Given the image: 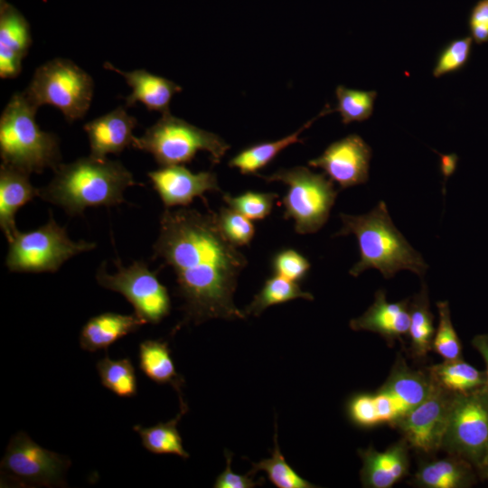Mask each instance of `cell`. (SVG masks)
I'll list each match as a JSON object with an SVG mask.
<instances>
[{
	"instance_id": "cell-13",
	"label": "cell",
	"mask_w": 488,
	"mask_h": 488,
	"mask_svg": "<svg viewBox=\"0 0 488 488\" xmlns=\"http://www.w3.org/2000/svg\"><path fill=\"white\" fill-rule=\"evenodd\" d=\"M371 157L369 145L360 136L352 134L332 143L308 164L322 169L341 189H346L368 181Z\"/></svg>"
},
{
	"instance_id": "cell-14",
	"label": "cell",
	"mask_w": 488,
	"mask_h": 488,
	"mask_svg": "<svg viewBox=\"0 0 488 488\" xmlns=\"http://www.w3.org/2000/svg\"><path fill=\"white\" fill-rule=\"evenodd\" d=\"M165 209L186 207L208 192H221L217 175L211 171L192 173L183 164L161 166L147 173Z\"/></svg>"
},
{
	"instance_id": "cell-32",
	"label": "cell",
	"mask_w": 488,
	"mask_h": 488,
	"mask_svg": "<svg viewBox=\"0 0 488 488\" xmlns=\"http://www.w3.org/2000/svg\"><path fill=\"white\" fill-rule=\"evenodd\" d=\"M335 95L337 106L333 110L340 113L343 124L364 121L371 116L377 97L376 91L352 89L339 85Z\"/></svg>"
},
{
	"instance_id": "cell-4",
	"label": "cell",
	"mask_w": 488,
	"mask_h": 488,
	"mask_svg": "<svg viewBox=\"0 0 488 488\" xmlns=\"http://www.w3.org/2000/svg\"><path fill=\"white\" fill-rule=\"evenodd\" d=\"M37 108L23 92L15 93L0 117V155L2 164L29 174L55 169L61 164L59 139L42 131L35 120Z\"/></svg>"
},
{
	"instance_id": "cell-2",
	"label": "cell",
	"mask_w": 488,
	"mask_h": 488,
	"mask_svg": "<svg viewBox=\"0 0 488 488\" xmlns=\"http://www.w3.org/2000/svg\"><path fill=\"white\" fill-rule=\"evenodd\" d=\"M138 184L119 161L89 155L70 164H60L52 180L40 189L46 202L69 215H80L89 207L115 206L125 201L127 188Z\"/></svg>"
},
{
	"instance_id": "cell-18",
	"label": "cell",
	"mask_w": 488,
	"mask_h": 488,
	"mask_svg": "<svg viewBox=\"0 0 488 488\" xmlns=\"http://www.w3.org/2000/svg\"><path fill=\"white\" fill-rule=\"evenodd\" d=\"M136 124V117L128 115L124 107L86 123L83 128L89 137L90 155L106 159L108 154L117 155L132 146Z\"/></svg>"
},
{
	"instance_id": "cell-9",
	"label": "cell",
	"mask_w": 488,
	"mask_h": 488,
	"mask_svg": "<svg viewBox=\"0 0 488 488\" xmlns=\"http://www.w3.org/2000/svg\"><path fill=\"white\" fill-rule=\"evenodd\" d=\"M442 449L468 461L481 474L488 455V389L454 394Z\"/></svg>"
},
{
	"instance_id": "cell-1",
	"label": "cell",
	"mask_w": 488,
	"mask_h": 488,
	"mask_svg": "<svg viewBox=\"0 0 488 488\" xmlns=\"http://www.w3.org/2000/svg\"><path fill=\"white\" fill-rule=\"evenodd\" d=\"M153 249L154 258L171 267L176 277L183 302L182 324L246 318L233 296L248 260L223 234L217 213L165 209Z\"/></svg>"
},
{
	"instance_id": "cell-37",
	"label": "cell",
	"mask_w": 488,
	"mask_h": 488,
	"mask_svg": "<svg viewBox=\"0 0 488 488\" xmlns=\"http://www.w3.org/2000/svg\"><path fill=\"white\" fill-rule=\"evenodd\" d=\"M346 415L352 425L361 428L379 426L372 393H357L346 403Z\"/></svg>"
},
{
	"instance_id": "cell-38",
	"label": "cell",
	"mask_w": 488,
	"mask_h": 488,
	"mask_svg": "<svg viewBox=\"0 0 488 488\" xmlns=\"http://www.w3.org/2000/svg\"><path fill=\"white\" fill-rule=\"evenodd\" d=\"M272 267L276 275L298 283L306 276L311 264L298 251L286 249L274 256Z\"/></svg>"
},
{
	"instance_id": "cell-17",
	"label": "cell",
	"mask_w": 488,
	"mask_h": 488,
	"mask_svg": "<svg viewBox=\"0 0 488 488\" xmlns=\"http://www.w3.org/2000/svg\"><path fill=\"white\" fill-rule=\"evenodd\" d=\"M32 43L30 25L14 5L0 0V77L19 75Z\"/></svg>"
},
{
	"instance_id": "cell-40",
	"label": "cell",
	"mask_w": 488,
	"mask_h": 488,
	"mask_svg": "<svg viewBox=\"0 0 488 488\" xmlns=\"http://www.w3.org/2000/svg\"><path fill=\"white\" fill-rule=\"evenodd\" d=\"M469 24L473 40L477 43L488 41V0H482L474 7Z\"/></svg>"
},
{
	"instance_id": "cell-7",
	"label": "cell",
	"mask_w": 488,
	"mask_h": 488,
	"mask_svg": "<svg viewBox=\"0 0 488 488\" xmlns=\"http://www.w3.org/2000/svg\"><path fill=\"white\" fill-rule=\"evenodd\" d=\"M93 89L89 74L70 60L55 58L36 69L23 93L35 108L53 106L72 122L87 113Z\"/></svg>"
},
{
	"instance_id": "cell-10",
	"label": "cell",
	"mask_w": 488,
	"mask_h": 488,
	"mask_svg": "<svg viewBox=\"0 0 488 488\" xmlns=\"http://www.w3.org/2000/svg\"><path fill=\"white\" fill-rule=\"evenodd\" d=\"M115 264L117 270L112 275L107 271L106 263L100 265L96 275L99 286L125 296L145 324H156L170 314V296L156 272L151 271L144 261L124 267L117 259Z\"/></svg>"
},
{
	"instance_id": "cell-16",
	"label": "cell",
	"mask_w": 488,
	"mask_h": 488,
	"mask_svg": "<svg viewBox=\"0 0 488 488\" xmlns=\"http://www.w3.org/2000/svg\"><path fill=\"white\" fill-rule=\"evenodd\" d=\"M409 446L407 441L394 443L385 451L380 452L370 446L359 449L362 461L360 478L363 487L390 488L408 474Z\"/></svg>"
},
{
	"instance_id": "cell-35",
	"label": "cell",
	"mask_w": 488,
	"mask_h": 488,
	"mask_svg": "<svg viewBox=\"0 0 488 488\" xmlns=\"http://www.w3.org/2000/svg\"><path fill=\"white\" fill-rule=\"evenodd\" d=\"M217 218L223 234L232 244L240 247L251 242L255 234L251 220L229 206L221 207Z\"/></svg>"
},
{
	"instance_id": "cell-19",
	"label": "cell",
	"mask_w": 488,
	"mask_h": 488,
	"mask_svg": "<svg viewBox=\"0 0 488 488\" xmlns=\"http://www.w3.org/2000/svg\"><path fill=\"white\" fill-rule=\"evenodd\" d=\"M433 387L434 382L427 370L411 369L401 355H398L387 380L379 389L391 399L400 419L424 401Z\"/></svg>"
},
{
	"instance_id": "cell-21",
	"label": "cell",
	"mask_w": 488,
	"mask_h": 488,
	"mask_svg": "<svg viewBox=\"0 0 488 488\" xmlns=\"http://www.w3.org/2000/svg\"><path fill=\"white\" fill-rule=\"evenodd\" d=\"M29 174L1 164L0 167V227L8 241L18 231L15 215L20 208L40 196V189L30 182Z\"/></svg>"
},
{
	"instance_id": "cell-23",
	"label": "cell",
	"mask_w": 488,
	"mask_h": 488,
	"mask_svg": "<svg viewBox=\"0 0 488 488\" xmlns=\"http://www.w3.org/2000/svg\"><path fill=\"white\" fill-rule=\"evenodd\" d=\"M475 471L465 459L448 454L422 463L411 483L421 488H467L476 481Z\"/></svg>"
},
{
	"instance_id": "cell-34",
	"label": "cell",
	"mask_w": 488,
	"mask_h": 488,
	"mask_svg": "<svg viewBox=\"0 0 488 488\" xmlns=\"http://www.w3.org/2000/svg\"><path fill=\"white\" fill-rule=\"evenodd\" d=\"M222 197L229 207L256 221L263 220L270 214L278 195L276 192L248 191L237 196L226 193Z\"/></svg>"
},
{
	"instance_id": "cell-8",
	"label": "cell",
	"mask_w": 488,
	"mask_h": 488,
	"mask_svg": "<svg viewBox=\"0 0 488 488\" xmlns=\"http://www.w3.org/2000/svg\"><path fill=\"white\" fill-rule=\"evenodd\" d=\"M5 265L11 272H56L70 258L96 248L94 242L71 240L53 219L27 232L17 231L8 241Z\"/></svg>"
},
{
	"instance_id": "cell-44",
	"label": "cell",
	"mask_w": 488,
	"mask_h": 488,
	"mask_svg": "<svg viewBox=\"0 0 488 488\" xmlns=\"http://www.w3.org/2000/svg\"><path fill=\"white\" fill-rule=\"evenodd\" d=\"M488 480V479H487Z\"/></svg>"
},
{
	"instance_id": "cell-30",
	"label": "cell",
	"mask_w": 488,
	"mask_h": 488,
	"mask_svg": "<svg viewBox=\"0 0 488 488\" xmlns=\"http://www.w3.org/2000/svg\"><path fill=\"white\" fill-rule=\"evenodd\" d=\"M101 384L120 398H133L137 392L135 367L129 358L110 359L108 355L96 364Z\"/></svg>"
},
{
	"instance_id": "cell-25",
	"label": "cell",
	"mask_w": 488,
	"mask_h": 488,
	"mask_svg": "<svg viewBox=\"0 0 488 488\" xmlns=\"http://www.w3.org/2000/svg\"><path fill=\"white\" fill-rule=\"evenodd\" d=\"M333 111V108H329L326 106L317 117L307 121L291 135L276 141L256 144L241 150L230 160L229 166L237 168L242 174H257L258 171L271 163L285 148L293 144L303 142V139L300 138L301 133L308 128L314 120Z\"/></svg>"
},
{
	"instance_id": "cell-3",
	"label": "cell",
	"mask_w": 488,
	"mask_h": 488,
	"mask_svg": "<svg viewBox=\"0 0 488 488\" xmlns=\"http://www.w3.org/2000/svg\"><path fill=\"white\" fill-rule=\"evenodd\" d=\"M342 228L334 237L354 235L358 241L360 259L350 269L358 277L369 268L378 269L386 278L408 269L423 277L427 265L406 238L394 226L384 202L362 215L341 213Z\"/></svg>"
},
{
	"instance_id": "cell-15",
	"label": "cell",
	"mask_w": 488,
	"mask_h": 488,
	"mask_svg": "<svg viewBox=\"0 0 488 488\" xmlns=\"http://www.w3.org/2000/svg\"><path fill=\"white\" fill-rule=\"evenodd\" d=\"M410 316L409 299L388 302L386 293H375L372 305L359 317L350 321L353 331H368L380 334L389 345L408 335Z\"/></svg>"
},
{
	"instance_id": "cell-12",
	"label": "cell",
	"mask_w": 488,
	"mask_h": 488,
	"mask_svg": "<svg viewBox=\"0 0 488 488\" xmlns=\"http://www.w3.org/2000/svg\"><path fill=\"white\" fill-rule=\"evenodd\" d=\"M453 395L434 383L428 397L393 426L410 448L426 455L442 449Z\"/></svg>"
},
{
	"instance_id": "cell-20",
	"label": "cell",
	"mask_w": 488,
	"mask_h": 488,
	"mask_svg": "<svg viewBox=\"0 0 488 488\" xmlns=\"http://www.w3.org/2000/svg\"><path fill=\"white\" fill-rule=\"evenodd\" d=\"M104 67L123 76L131 87L132 92L126 98L127 107L141 102L148 110L164 114L170 111L169 106L174 95L182 91V87L175 82L145 70L123 71L109 62H105Z\"/></svg>"
},
{
	"instance_id": "cell-39",
	"label": "cell",
	"mask_w": 488,
	"mask_h": 488,
	"mask_svg": "<svg viewBox=\"0 0 488 488\" xmlns=\"http://www.w3.org/2000/svg\"><path fill=\"white\" fill-rule=\"evenodd\" d=\"M226 457V468L221 473L213 484L215 488H253L261 485L264 479L255 480L256 474L249 471L246 474H239L231 470L232 453L229 450L224 452Z\"/></svg>"
},
{
	"instance_id": "cell-29",
	"label": "cell",
	"mask_w": 488,
	"mask_h": 488,
	"mask_svg": "<svg viewBox=\"0 0 488 488\" xmlns=\"http://www.w3.org/2000/svg\"><path fill=\"white\" fill-rule=\"evenodd\" d=\"M296 298L314 300V296L303 291L297 282L275 274L266 280L262 288L243 311L247 315L258 316L271 305L284 304Z\"/></svg>"
},
{
	"instance_id": "cell-42",
	"label": "cell",
	"mask_w": 488,
	"mask_h": 488,
	"mask_svg": "<svg viewBox=\"0 0 488 488\" xmlns=\"http://www.w3.org/2000/svg\"><path fill=\"white\" fill-rule=\"evenodd\" d=\"M440 171L445 181L455 171L457 164V155L455 154L442 155L439 154Z\"/></svg>"
},
{
	"instance_id": "cell-41",
	"label": "cell",
	"mask_w": 488,
	"mask_h": 488,
	"mask_svg": "<svg viewBox=\"0 0 488 488\" xmlns=\"http://www.w3.org/2000/svg\"><path fill=\"white\" fill-rule=\"evenodd\" d=\"M474 348L481 354L485 363L486 387L488 389V333L478 334L472 340Z\"/></svg>"
},
{
	"instance_id": "cell-36",
	"label": "cell",
	"mask_w": 488,
	"mask_h": 488,
	"mask_svg": "<svg viewBox=\"0 0 488 488\" xmlns=\"http://www.w3.org/2000/svg\"><path fill=\"white\" fill-rule=\"evenodd\" d=\"M472 42L471 36L450 42L439 53L433 75L438 78L462 69L469 60Z\"/></svg>"
},
{
	"instance_id": "cell-11",
	"label": "cell",
	"mask_w": 488,
	"mask_h": 488,
	"mask_svg": "<svg viewBox=\"0 0 488 488\" xmlns=\"http://www.w3.org/2000/svg\"><path fill=\"white\" fill-rule=\"evenodd\" d=\"M70 461L34 442L26 433L18 432L8 443L1 469L23 484L61 486Z\"/></svg>"
},
{
	"instance_id": "cell-43",
	"label": "cell",
	"mask_w": 488,
	"mask_h": 488,
	"mask_svg": "<svg viewBox=\"0 0 488 488\" xmlns=\"http://www.w3.org/2000/svg\"><path fill=\"white\" fill-rule=\"evenodd\" d=\"M480 476L484 478V479H488V455H487L485 465H484Z\"/></svg>"
},
{
	"instance_id": "cell-5",
	"label": "cell",
	"mask_w": 488,
	"mask_h": 488,
	"mask_svg": "<svg viewBox=\"0 0 488 488\" xmlns=\"http://www.w3.org/2000/svg\"><path fill=\"white\" fill-rule=\"evenodd\" d=\"M132 147L151 154L161 166L190 163L199 151L208 152L212 164H219L230 145L217 134L173 116L162 117L143 136H135Z\"/></svg>"
},
{
	"instance_id": "cell-24",
	"label": "cell",
	"mask_w": 488,
	"mask_h": 488,
	"mask_svg": "<svg viewBox=\"0 0 488 488\" xmlns=\"http://www.w3.org/2000/svg\"><path fill=\"white\" fill-rule=\"evenodd\" d=\"M138 364L143 373L159 385H170L177 392L180 408L188 406L183 399L184 378L179 374L171 357L168 343L163 340H145L139 344Z\"/></svg>"
},
{
	"instance_id": "cell-31",
	"label": "cell",
	"mask_w": 488,
	"mask_h": 488,
	"mask_svg": "<svg viewBox=\"0 0 488 488\" xmlns=\"http://www.w3.org/2000/svg\"><path fill=\"white\" fill-rule=\"evenodd\" d=\"M277 422H275L274 448L269 458H264L258 463H252L250 472L257 474L263 471L270 483L277 488H314L317 487L311 483L286 461L277 443Z\"/></svg>"
},
{
	"instance_id": "cell-26",
	"label": "cell",
	"mask_w": 488,
	"mask_h": 488,
	"mask_svg": "<svg viewBox=\"0 0 488 488\" xmlns=\"http://www.w3.org/2000/svg\"><path fill=\"white\" fill-rule=\"evenodd\" d=\"M427 370L436 385L452 394L468 393L486 386L485 372L463 359L444 361Z\"/></svg>"
},
{
	"instance_id": "cell-22",
	"label": "cell",
	"mask_w": 488,
	"mask_h": 488,
	"mask_svg": "<svg viewBox=\"0 0 488 488\" xmlns=\"http://www.w3.org/2000/svg\"><path fill=\"white\" fill-rule=\"evenodd\" d=\"M145 324L135 313L99 314L89 318L82 326L80 333V348L90 352L107 350L117 340L137 331Z\"/></svg>"
},
{
	"instance_id": "cell-27",
	"label": "cell",
	"mask_w": 488,
	"mask_h": 488,
	"mask_svg": "<svg viewBox=\"0 0 488 488\" xmlns=\"http://www.w3.org/2000/svg\"><path fill=\"white\" fill-rule=\"evenodd\" d=\"M409 351L413 358L425 359L432 350L436 333L434 315L430 311L427 287L423 284L421 290L409 300Z\"/></svg>"
},
{
	"instance_id": "cell-28",
	"label": "cell",
	"mask_w": 488,
	"mask_h": 488,
	"mask_svg": "<svg viewBox=\"0 0 488 488\" xmlns=\"http://www.w3.org/2000/svg\"><path fill=\"white\" fill-rule=\"evenodd\" d=\"M187 411L186 408H180V412L173 419L148 427L136 425L133 429L139 435L142 446L147 451L156 455H175L185 459L190 455L183 446L177 425Z\"/></svg>"
},
{
	"instance_id": "cell-33",
	"label": "cell",
	"mask_w": 488,
	"mask_h": 488,
	"mask_svg": "<svg viewBox=\"0 0 488 488\" xmlns=\"http://www.w3.org/2000/svg\"><path fill=\"white\" fill-rule=\"evenodd\" d=\"M436 307L439 321L433 338L431 351L441 356L444 361L463 359L462 343L453 326L448 302L438 301Z\"/></svg>"
},
{
	"instance_id": "cell-6",
	"label": "cell",
	"mask_w": 488,
	"mask_h": 488,
	"mask_svg": "<svg viewBox=\"0 0 488 488\" xmlns=\"http://www.w3.org/2000/svg\"><path fill=\"white\" fill-rule=\"evenodd\" d=\"M257 175L266 182H280L287 186L282 199L284 218L294 221L296 233H314L326 223L338 191L325 174L295 166L270 175Z\"/></svg>"
}]
</instances>
